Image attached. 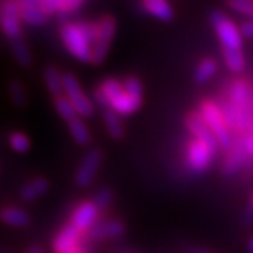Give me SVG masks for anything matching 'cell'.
I'll list each match as a JSON object with an SVG mask.
<instances>
[{
    "label": "cell",
    "mask_w": 253,
    "mask_h": 253,
    "mask_svg": "<svg viewBox=\"0 0 253 253\" xmlns=\"http://www.w3.org/2000/svg\"><path fill=\"white\" fill-rule=\"evenodd\" d=\"M61 38L69 54L83 63H91L93 46L99 40L97 21L65 23L61 28Z\"/></svg>",
    "instance_id": "obj_1"
},
{
    "label": "cell",
    "mask_w": 253,
    "mask_h": 253,
    "mask_svg": "<svg viewBox=\"0 0 253 253\" xmlns=\"http://www.w3.org/2000/svg\"><path fill=\"white\" fill-rule=\"evenodd\" d=\"M252 84L246 79L232 82L228 93V103L235 118V134L244 135L249 132V107H251Z\"/></svg>",
    "instance_id": "obj_2"
},
{
    "label": "cell",
    "mask_w": 253,
    "mask_h": 253,
    "mask_svg": "<svg viewBox=\"0 0 253 253\" xmlns=\"http://www.w3.org/2000/svg\"><path fill=\"white\" fill-rule=\"evenodd\" d=\"M199 111L204 118V121L207 123V126H210V129L212 131V134L217 138L219 148L224 151H229L234 145V139H232V132L226 126L219 104L214 100L204 99L200 101Z\"/></svg>",
    "instance_id": "obj_3"
},
{
    "label": "cell",
    "mask_w": 253,
    "mask_h": 253,
    "mask_svg": "<svg viewBox=\"0 0 253 253\" xmlns=\"http://www.w3.org/2000/svg\"><path fill=\"white\" fill-rule=\"evenodd\" d=\"M210 21H211L214 31H215V34L222 44V48L234 49V51H242V46H244L242 37H244V34L225 13L212 11L210 14Z\"/></svg>",
    "instance_id": "obj_4"
},
{
    "label": "cell",
    "mask_w": 253,
    "mask_h": 253,
    "mask_svg": "<svg viewBox=\"0 0 253 253\" xmlns=\"http://www.w3.org/2000/svg\"><path fill=\"white\" fill-rule=\"evenodd\" d=\"M63 90L65 96L71 100L79 117L90 118L94 114V103L83 91L81 83L72 73H63Z\"/></svg>",
    "instance_id": "obj_5"
},
{
    "label": "cell",
    "mask_w": 253,
    "mask_h": 253,
    "mask_svg": "<svg viewBox=\"0 0 253 253\" xmlns=\"http://www.w3.org/2000/svg\"><path fill=\"white\" fill-rule=\"evenodd\" d=\"M97 24H99V40L96 45L93 46V54H91L93 65H100L104 62L117 31V21L113 16H103L100 20H97Z\"/></svg>",
    "instance_id": "obj_6"
},
{
    "label": "cell",
    "mask_w": 253,
    "mask_h": 253,
    "mask_svg": "<svg viewBox=\"0 0 253 253\" xmlns=\"http://www.w3.org/2000/svg\"><path fill=\"white\" fill-rule=\"evenodd\" d=\"M184 124L187 126L190 134L193 135V138H196L200 142L207 145L208 149L212 152V155L217 156L218 151H219V144H218L215 135L212 134V131L210 129V126H207V123L204 121L203 116L200 114V111H197V110L190 111L186 116Z\"/></svg>",
    "instance_id": "obj_7"
},
{
    "label": "cell",
    "mask_w": 253,
    "mask_h": 253,
    "mask_svg": "<svg viewBox=\"0 0 253 253\" xmlns=\"http://www.w3.org/2000/svg\"><path fill=\"white\" fill-rule=\"evenodd\" d=\"M103 159H104V154L100 148L90 149L87 154L84 155V158L82 159L81 165L76 170L75 183L79 187H89L99 173Z\"/></svg>",
    "instance_id": "obj_8"
},
{
    "label": "cell",
    "mask_w": 253,
    "mask_h": 253,
    "mask_svg": "<svg viewBox=\"0 0 253 253\" xmlns=\"http://www.w3.org/2000/svg\"><path fill=\"white\" fill-rule=\"evenodd\" d=\"M21 16L18 9L17 0H6L1 6L0 13V26L9 40L23 38V27H21Z\"/></svg>",
    "instance_id": "obj_9"
},
{
    "label": "cell",
    "mask_w": 253,
    "mask_h": 253,
    "mask_svg": "<svg viewBox=\"0 0 253 253\" xmlns=\"http://www.w3.org/2000/svg\"><path fill=\"white\" fill-rule=\"evenodd\" d=\"M186 158H187V165L193 172L204 173L207 172L215 156L208 149L207 145L200 142L196 138H193L187 142Z\"/></svg>",
    "instance_id": "obj_10"
},
{
    "label": "cell",
    "mask_w": 253,
    "mask_h": 253,
    "mask_svg": "<svg viewBox=\"0 0 253 253\" xmlns=\"http://www.w3.org/2000/svg\"><path fill=\"white\" fill-rule=\"evenodd\" d=\"M99 208L96 207L93 200L81 201L73 210L69 222L84 235L96 225V219L99 217Z\"/></svg>",
    "instance_id": "obj_11"
},
{
    "label": "cell",
    "mask_w": 253,
    "mask_h": 253,
    "mask_svg": "<svg viewBox=\"0 0 253 253\" xmlns=\"http://www.w3.org/2000/svg\"><path fill=\"white\" fill-rule=\"evenodd\" d=\"M79 229L69 222L55 235L52 242V251L54 253H73L76 252L82 246V238H83Z\"/></svg>",
    "instance_id": "obj_12"
},
{
    "label": "cell",
    "mask_w": 253,
    "mask_h": 253,
    "mask_svg": "<svg viewBox=\"0 0 253 253\" xmlns=\"http://www.w3.org/2000/svg\"><path fill=\"white\" fill-rule=\"evenodd\" d=\"M249 156L246 154V149H245V142H244V136L238 135L235 141H234V145L229 151H226L225 158H224V163H222V174L226 176V177H231L236 173L241 170V168L244 166L246 159Z\"/></svg>",
    "instance_id": "obj_13"
},
{
    "label": "cell",
    "mask_w": 253,
    "mask_h": 253,
    "mask_svg": "<svg viewBox=\"0 0 253 253\" xmlns=\"http://www.w3.org/2000/svg\"><path fill=\"white\" fill-rule=\"evenodd\" d=\"M142 106V96H135L126 90L123 83V89L110 100L109 109L117 113L118 116H131Z\"/></svg>",
    "instance_id": "obj_14"
},
{
    "label": "cell",
    "mask_w": 253,
    "mask_h": 253,
    "mask_svg": "<svg viewBox=\"0 0 253 253\" xmlns=\"http://www.w3.org/2000/svg\"><path fill=\"white\" fill-rule=\"evenodd\" d=\"M126 226L123 221L120 219H109L99 222L91 228L87 232V238L90 241H103V239H111V238H118L126 234Z\"/></svg>",
    "instance_id": "obj_15"
},
{
    "label": "cell",
    "mask_w": 253,
    "mask_h": 253,
    "mask_svg": "<svg viewBox=\"0 0 253 253\" xmlns=\"http://www.w3.org/2000/svg\"><path fill=\"white\" fill-rule=\"evenodd\" d=\"M23 23L30 26H42L48 21V14L42 10L38 0H17Z\"/></svg>",
    "instance_id": "obj_16"
},
{
    "label": "cell",
    "mask_w": 253,
    "mask_h": 253,
    "mask_svg": "<svg viewBox=\"0 0 253 253\" xmlns=\"http://www.w3.org/2000/svg\"><path fill=\"white\" fill-rule=\"evenodd\" d=\"M141 4L149 16L161 21H170L174 14L169 0H141Z\"/></svg>",
    "instance_id": "obj_17"
},
{
    "label": "cell",
    "mask_w": 253,
    "mask_h": 253,
    "mask_svg": "<svg viewBox=\"0 0 253 253\" xmlns=\"http://www.w3.org/2000/svg\"><path fill=\"white\" fill-rule=\"evenodd\" d=\"M48 189H49V181L44 177H37L23 186V189L20 190V199L26 203L36 201L40 197H42Z\"/></svg>",
    "instance_id": "obj_18"
},
{
    "label": "cell",
    "mask_w": 253,
    "mask_h": 253,
    "mask_svg": "<svg viewBox=\"0 0 253 253\" xmlns=\"http://www.w3.org/2000/svg\"><path fill=\"white\" fill-rule=\"evenodd\" d=\"M44 82L48 93L56 99L65 94L63 90V75L55 66H46L44 69Z\"/></svg>",
    "instance_id": "obj_19"
},
{
    "label": "cell",
    "mask_w": 253,
    "mask_h": 253,
    "mask_svg": "<svg viewBox=\"0 0 253 253\" xmlns=\"http://www.w3.org/2000/svg\"><path fill=\"white\" fill-rule=\"evenodd\" d=\"M0 219L10 226L26 228L30 225L31 219L24 210L18 207H6L0 211Z\"/></svg>",
    "instance_id": "obj_20"
},
{
    "label": "cell",
    "mask_w": 253,
    "mask_h": 253,
    "mask_svg": "<svg viewBox=\"0 0 253 253\" xmlns=\"http://www.w3.org/2000/svg\"><path fill=\"white\" fill-rule=\"evenodd\" d=\"M103 121H104V126H106L109 135L113 139L121 141L126 136V126L117 113H114L113 110H104Z\"/></svg>",
    "instance_id": "obj_21"
},
{
    "label": "cell",
    "mask_w": 253,
    "mask_h": 253,
    "mask_svg": "<svg viewBox=\"0 0 253 253\" xmlns=\"http://www.w3.org/2000/svg\"><path fill=\"white\" fill-rule=\"evenodd\" d=\"M218 72V62L214 58H204L201 59L200 63L197 65L193 79L197 84H204L207 83L210 79H212Z\"/></svg>",
    "instance_id": "obj_22"
},
{
    "label": "cell",
    "mask_w": 253,
    "mask_h": 253,
    "mask_svg": "<svg viewBox=\"0 0 253 253\" xmlns=\"http://www.w3.org/2000/svg\"><path fill=\"white\" fill-rule=\"evenodd\" d=\"M68 128H69V132L72 135L73 141L79 146H86V145L90 144L91 141V134L89 131L87 126L84 124V121L82 120V117H75L68 123Z\"/></svg>",
    "instance_id": "obj_23"
},
{
    "label": "cell",
    "mask_w": 253,
    "mask_h": 253,
    "mask_svg": "<svg viewBox=\"0 0 253 253\" xmlns=\"http://www.w3.org/2000/svg\"><path fill=\"white\" fill-rule=\"evenodd\" d=\"M222 58L225 62L226 68L232 73H242L246 61H245L244 52L242 51H234V49H226L222 48Z\"/></svg>",
    "instance_id": "obj_24"
},
{
    "label": "cell",
    "mask_w": 253,
    "mask_h": 253,
    "mask_svg": "<svg viewBox=\"0 0 253 253\" xmlns=\"http://www.w3.org/2000/svg\"><path fill=\"white\" fill-rule=\"evenodd\" d=\"M10 46H11L13 55H14V58H16V61H17L20 66L27 68V66L31 65V54H30V49H28L27 44H26V41L23 38L11 40Z\"/></svg>",
    "instance_id": "obj_25"
},
{
    "label": "cell",
    "mask_w": 253,
    "mask_h": 253,
    "mask_svg": "<svg viewBox=\"0 0 253 253\" xmlns=\"http://www.w3.org/2000/svg\"><path fill=\"white\" fill-rule=\"evenodd\" d=\"M54 106L56 113H58V116L62 118V120H65L66 123H69L71 120L78 117V113H76L73 104L71 103V100L68 99L65 94L54 99Z\"/></svg>",
    "instance_id": "obj_26"
},
{
    "label": "cell",
    "mask_w": 253,
    "mask_h": 253,
    "mask_svg": "<svg viewBox=\"0 0 253 253\" xmlns=\"http://www.w3.org/2000/svg\"><path fill=\"white\" fill-rule=\"evenodd\" d=\"M9 94L10 99H11L14 106H17V107H24V106H27V91H26V87L23 86L21 82H10Z\"/></svg>",
    "instance_id": "obj_27"
},
{
    "label": "cell",
    "mask_w": 253,
    "mask_h": 253,
    "mask_svg": "<svg viewBox=\"0 0 253 253\" xmlns=\"http://www.w3.org/2000/svg\"><path fill=\"white\" fill-rule=\"evenodd\" d=\"M113 201H114V193L110 187H101L96 191L93 197V203L99 208V211H106L113 204Z\"/></svg>",
    "instance_id": "obj_28"
},
{
    "label": "cell",
    "mask_w": 253,
    "mask_h": 253,
    "mask_svg": "<svg viewBox=\"0 0 253 253\" xmlns=\"http://www.w3.org/2000/svg\"><path fill=\"white\" fill-rule=\"evenodd\" d=\"M9 144L13 151H16L18 154H26L28 149L31 148L30 138L23 132H13L9 136Z\"/></svg>",
    "instance_id": "obj_29"
},
{
    "label": "cell",
    "mask_w": 253,
    "mask_h": 253,
    "mask_svg": "<svg viewBox=\"0 0 253 253\" xmlns=\"http://www.w3.org/2000/svg\"><path fill=\"white\" fill-rule=\"evenodd\" d=\"M228 6L238 14L253 17V0H228Z\"/></svg>",
    "instance_id": "obj_30"
},
{
    "label": "cell",
    "mask_w": 253,
    "mask_h": 253,
    "mask_svg": "<svg viewBox=\"0 0 253 253\" xmlns=\"http://www.w3.org/2000/svg\"><path fill=\"white\" fill-rule=\"evenodd\" d=\"M123 83H124V87H126L129 93H132V94H135V96H142V93H144L142 82L139 81L136 76H128V78H126V79L123 81Z\"/></svg>",
    "instance_id": "obj_31"
},
{
    "label": "cell",
    "mask_w": 253,
    "mask_h": 253,
    "mask_svg": "<svg viewBox=\"0 0 253 253\" xmlns=\"http://www.w3.org/2000/svg\"><path fill=\"white\" fill-rule=\"evenodd\" d=\"M42 10L45 11L48 16L51 14H61L62 10V0H38Z\"/></svg>",
    "instance_id": "obj_32"
},
{
    "label": "cell",
    "mask_w": 253,
    "mask_h": 253,
    "mask_svg": "<svg viewBox=\"0 0 253 253\" xmlns=\"http://www.w3.org/2000/svg\"><path fill=\"white\" fill-rule=\"evenodd\" d=\"M86 0H62V10L61 16H66L69 13H73L78 9H81Z\"/></svg>",
    "instance_id": "obj_33"
},
{
    "label": "cell",
    "mask_w": 253,
    "mask_h": 253,
    "mask_svg": "<svg viewBox=\"0 0 253 253\" xmlns=\"http://www.w3.org/2000/svg\"><path fill=\"white\" fill-rule=\"evenodd\" d=\"M242 136H244L246 154H248L249 158H253V132H248V134H244Z\"/></svg>",
    "instance_id": "obj_34"
},
{
    "label": "cell",
    "mask_w": 253,
    "mask_h": 253,
    "mask_svg": "<svg viewBox=\"0 0 253 253\" xmlns=\"http://www.w3.org/2000/svg\"><path fill=\"white\" fill-rule=\"evenodd\" d=\"M241 31H242V34H244L245 37L253 38V20L244 23L242 27H241Z\"/></svg>",
    "instance_id": "obj_35"
},
{
    "label": "cell",
    "mask_w": 253,
    "mask_h": 253,
    "mask_svg": "<svg viewBox=\"0 0 253 253\" xmlns=\"http://www.w3.org/2000/svg\"><path fill=\"white\" fill-rule=\"evenodd\" d=\"M249 132H253V86L251 91V107H249Z\"/></svg>",
    "instance_id": "obj_36"
},
{
    "label": "cell",
    "mask_w": 253,
    "mask_h": 253,
    "mask_svg": "<svg viewBox=\"0 0 253 253\" xmlns=\"http://www.w3.org/2000/svg\"><path fill=\"white\" fill-rule=\"evenodd\" d=\"M244 221L248 224V225H251L253 222V208L249 207L246 211L244 212Z\"/></svg>",
    "instance_id": "obj_37"
},
{
    "label": "cell",
    "mask_w": 253,
    "mask_h": 253,
    "mask_svg": "<svg viewBox=\"0 0 253 253\" xmlns=\"http://www.w3.org/2000/svg\"><path fill=\"white\" fill-rule=\"evenodd\" d=\"M27 253H44V249L41 246H38V245H34V246H31L28 249Z\"/></svg>",
    "instance_id": "obj_38"
},
{
    "label": "cell",
    "mask_w": 253,
    "mask_h": 253,
    "mask_svg": "<svg viewBox=\"0 0 253 253\" xmlns=\"http://www.w3.org/2000/svg\"><path fill=\"white\" fill-rule=\"evenodd\" d=\"M248 252L253 253V236H251L248 241Z\"/></svg>",
    "instance_id": "obj_39"
},
{
    "label": "cell",
    "mask_w": 253,
    "mask_h": 253,
    "mask_svg": "<svg viewBox=\"0 0 253 253\" xmlns=\"http://www.w3.org/2000/svg\"><path fill=\"white\" fill-rule=\"evenodd\" d=\"M73 253H89V251H87V249H86V248H84V246L82 245L81 248H79V249H78L76 252H73Z\"/></svg>",
    "instance_id": "obj_40"
},
{
    "label": "cell",
    "mask_w": 253,
    "mask_h": 253,
    "mask_svg": "<svg viewBox=\"0 0 253 253\" xmlns=\"http://www.w3.org/2000/svg\"><path fill=\"white\" fill-rule=\"evenodd\" d=\"M196 253H210L208 251H199V252H196Z\"/></svg>",
    "instance_id": "obj_41"
},
{
    "label": "cell",
    "mask_w": 253,
    "mask_h": 253,
    "mask_svg": "<svg viewBox=\"0 0 253 253\" xmlns=\"http://www.w3.org/2000/svg\"><path fill=\"white\" fill-rule=\"evenodd\" d=\"M252 208H253V196H252Z\"/></svg>",
    "instance_id": "obj_42"
}]
</instances>
